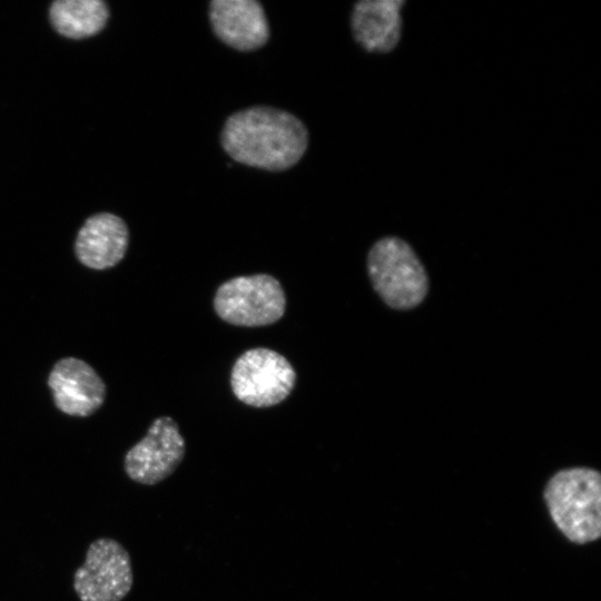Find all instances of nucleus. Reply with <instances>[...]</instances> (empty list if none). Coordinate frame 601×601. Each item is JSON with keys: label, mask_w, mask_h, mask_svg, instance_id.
Masks as SVG:
<instances>
[{"label": "nucleus", "mask_w": 601, "mask_h": 601, "mask_svg": "<svg viewBox=\"0 0 601 601\" xmlns=\"http://www.w3.org/2000/svg\"><path fill=\"white\" fill-rule=\"evenodd\" d=\"M220 145L235 161L268 171L295 166L308 146V131L293 114L253 106L231 114L220 131Z\"/></svg>", "instance_id": "f257e3e1"}, {"label": "nucleus", "mask_w": 601, "mask_h": 601, "mask_svg": "<svg viewBox=\"0 0 601 601\" xmlns=\"http://www.w3.org/2000/svg\"><path fill=\"white\" fill-rule=\"evenodd\" d=\"M556 528L573 543L584 544L601 534V476L585 466L556 472L543 493Z\"/></svg>", "instance_id": "f03ea898"}, {"label": "nucleus", "mask_w": 601, "mask_h": 601, "mask_svg": "<svg viewBox=\"0 0 601 601\" xmlns=\"http://www.w3.org/2000/svg\"><path fill=\"white\" fill-rule=\"evenodd\" d=\"M367 272L375 292L394 309L416 307L428 292L423 264L412 246L397 236L382 237L372 245Z\"/></svg>", "instance_id": "7ed1b4c3"}, {"label": "nucleus", "mask_w": 601, "mask_h": 601, "mask_svg": "<svg viewBox=\"0 0 601 601\" xmlns=\"http://www.w3.org/2000/svg\"><path fill=\"white\" fill-rule=\"evenodd\" d=\"M214 307L216 314L229 324L266 326L282 318L286 297L280 283L270 275L238 276L218 287Z\"/></svg>", "instance_id": "20e7f679"}, {"label": "nucleus", "mask_w": 601, "mask_h": 601, "mask_svg": "<svg viewBox=\"0 0 601 601\" xmlns=\"http://www.w3.org/2000/svg\"><path fill=\"white\" fill-rule=\"evenodd\" d=\"M296 372L279 353L252 348L235 362L230 374L234 395L254 407H269L283 402L292 392Z\"/></svg>", "instance_id": "39448f33"}, {"label": "nucleus", "mask_w": 601, "mask_h": 601, "mask_svg": "<svg viewBox=\"0 0 601 601\" xmlns=\"http://www.w3.org/2000/svg\"><path fill=\"white\" fill-rule=\"evenodd\" d=\"M132 584L129 552L111 538L91 542L85 562L73 573V590L80 601H121Z\"/></svg>", "instance_id": "423d86ee"}, {"label": "nucleus", "mask_w": 601, "mask_h": 601, "mask_svg": "<svg viewBox=\"0 0 601 601\" xmlns=\"http://www.w3.org/2000/svg\"><path fill=\"white\" fill-rule=\"evenodd\" d=\"M185 451L186 443L178 424L169 416H160L125 454V473L138 484L156 485L177 470Z\"/></svg>", "instance_id": "0eeeda50"}, {"label": "nucleus", "mask_w": 601, "mask_h": 601, "mask_svg": "<svg viewBox=\"0 0 601 601\" xmlns=\"http://www.w3.org/2000/svg\"><path fill=\"white\" fill-rule=\"evenodd\" d=\"M47 384L56 407L70 416L87 417L104 404L107 387L87 362L69 356L52 366Z\"/></svg>", "instance_id": "6e6552de"}, {"label": "nucleus", "mask_w": 601, "mask_h": 601, "mask_svg": "<svg viewBox=\"0 0 601 601\" xmlns=\"http://www.w3.org/2000/svg\"><path fill=\"white\" fill-rule=\"evenodd\" d=\"M208 14L215 36L235 50L254 51L269 39L264 7L256 0H213Z\"/></svg>", "instance_id": "1a4fd4ad"}, {"label": "nucleus", "mask_w": 601, "mask_h": 601, "mask_svg": "<svg viewBox=\"0 0 601 601\" xmlns=\"http://www.w3.org/2000/svg\"><path fill=\"white\" fill-rule=\"evenodd\" d=\"M403 0H361L351 13L354 40L367 52L390 53L400 43L403 30Z\"/></svg>", "instance_id": "9d476101"}, {"label": "nucleus", "mask_w": 601, "mask_h": 601, "mask_svg": "<svg viewBox=\"0 0 601 601\" xmlns=\"http://www.w3.org/2000/svg\"><path fill=\"white\" fill-rule=\"evenodd\" d=\"M128 243L126 223L114 214L100 213L89 217L79 229L75 254L83 266L104 270L124 258Z\"/></svg>", "instance_id": "9b49d317"}, {"label": "nucleus", "mask_w": 601, "mask_h": 601, "mask_svg": "<svg viewBox=\"0 0 601 601\" xmlns=\"http://www.w3.org/2000/svg\"><path fill=\"white\" fill-rule=\"evenodd\" d=\"M108 19V8L100 0H58L50 7L56 30L73 39L99 32Z\"/></svg>", "instance_id": "f8f14e48"}]
</instances>
